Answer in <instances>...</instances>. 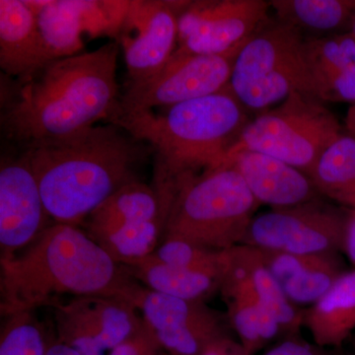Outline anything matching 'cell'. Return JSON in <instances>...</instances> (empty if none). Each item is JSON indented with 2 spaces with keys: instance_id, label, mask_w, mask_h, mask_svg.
I'll return each mask as SVG.
<instances>
[{
  "instance_id": "cell-6",
  "label": "cell",
  "mask_w": 355,
  "mask_h": 355,
  "mask_svg": "<svg viewBox=\"0 0 355 355\" xmlns=\"http://www.w3.org/2000/svg\"><path fill=\"white\" fill-rule=\"evenodd\" d=\"M305 40L304 33L275 17L243 46L229 85L248 111L261 113L295 93L313 97Z\"/></svg>"
},
{
  "instance_id": "cell-25",
  "label": "cell",
  "mask_w": 355,
  "mask_h": 355,
  "mask_svg": "<svg viewBox=\"0 0 355 355\" xmlns=\"http://www.w3.org/2000/svg\"><path fill=\"white\" fill-rule=\"evenodd\" d=\"M277 20L304 33L324 35L349 30L355 14V0H270Z\"/></svg>"
},
{
  "instance_id": "cell-20",
  "label": "cell",
  "mask_w": 355,
  "mask_h": 355,
  "mask_svg": "<svg viewBox=\"0 0 355 355\" xmlns=\"http://www.w3.org/2000/svg\"><path fill=\"white\" fill-rule=\"evenodd\" d=\"M220 291L228 319L240 340L244 355H254L282 334L279 323L254 293L244 268L230 250L225 252Z\"/></svg>"
},
{
  "instance_id": "cell-22",
  "label": "cell",
  "mask_w": 355,
  "mask_h": 355,
  "mask_svg": "<svg viewBox=\"0 0 355 355\" xmlns=\"http://www.w3.org/2000/svg\"><path fill=\"white\" fill-rule=\"evenodd\" d=\"M303 327L319 347H342L355 333V270H347L304 310Z\"/></svg>"
},
{
  "instance_id": "cell-31",
  "label": "cell",
  "mask_w": 355,
  "mask_h": 355,
  "mask_svg": "<svg viewBox=\"0 0 355 355\" xmlns=\"http://www.w3.org/2000/svg\"><path fill=\"white\" fill-rule=\"evenodd\" d=\"M202 355H244V354L240 345L232 342L227 336H225L210 343Z\"/></svg>"
},
{
  "instance_id": "cell-28",
  "label": "cell",
  "mask_w": 355,
  "mask_h": 355,
  "mask_svg": "<svg viewBox=\"0 0 355 355\" xmlns=\"http://www.w3.org/2000/svg\"><path fill=\"white\" fill-rule=\"evenodd\" d=\"M1 329L0 355H46L44 329L33 312L6 317Z\"/></svg>"
},
{
  "instance_id": "cell-14",
  "label": "cell",
  "mask_w": 355,
  "mask_h": 355,
  "mask_svg": "<svg viewBox=\"0 0 355 355\" xmlns=\"http://www.w3.org/2000/svg\"><path fill=\"white\" fill-rule=\"evenodd\" d=\"M26 3L34 11L46 46L58 60L81 53L85 36L118 38L130 1L37 0Z\"/></svg>"
},
{
  "instance_id": "cell-30",
  "label": "cell",
  "mask_w": 355,
  "mask_h": 355,
  "mask_svg": "<svg viewBox=\"0 0 355 355\" xmlns=\"http://www.w3.org/2000/svg\"><path fill=\"white\" fill-rule=\"evenodd\" d=\"M263 355H327L319 349L296 338H288L273 347Z\"/></svg>"
},
{
  "instance_id": "cell-4",
  "label": "cell",
  "mask_w": 355,
  "mask_h": 355,
  "mask_svg": "<svg viewBox=\"0 0 355 355\" xmlns=\"http://www.w3.org/2000/svg\"><path fill=\"white\" fill-rule=\"evenodd\" d=\"M252 120L230 85L214 94L153 111H116L109 123L156 153L153 188L173 191L203 173L223 167Z\"/></svg>"
},
{
  "instance_id": "cell-12",
  "label": "cell",
  "mask_w": 355,
  "mask_h": 355,
  "mask_svg": "<svg viewBox=\"0 0 355 355\" xmlns=\"http://www.w3.org/2000/svg\"><path fill=\"white\" fill-rule=\"evenodd\" d=\"M58 340L81 355H106L144 326L135 306L107 296H78L53 305Z\"/></svg>"
},
{
  "instance_id": "cell-33",
  "label": "cell",
  "mask_w": 355,
  "mask_h": 355,
  "mask_svg": "<svg viewBox=\"0 0 355 355\" xmlns=\"http://www.w3.org/2000/svg\"><path fill=\"white\" fill-rule=\"evenodd\" d=\"M46 355H81L78 352L67 343L58 342L50 343L46 349Z\"/></svg>"
},
{
  "instance_id": "cell-10",
  "label": "cell",
  "mask_w": 355,
  "mask_h": 355,
  "mask_svg": "<svg viewBox=\"0 0 355 355\" xmlns=\"http://www.w3.org/2000/svg\"><path fill=\"white\" fill-rule=\"evenodd\" d=\"M347 214L320 200L252 219L241 245L295 254L343 251Z\"/></svg>"
},
{
  "instance_id": "cell-13",
  "label": "cell",
  "mask_w": 355,
  "mask_h": 355,
  "mask_svg": "<svg viewBox=\"0 0 355 355\" xmlns=\"http://www.w3.org/2000/svg\"><path fill=\"white\" fill-rule=\"evenodd\" d=\"M188 0H132L116 43L128 83H139L164 67L178 46V21Z\"/></svg>"
},
{
  "instance_id": "cell-34",
  "label": "cell",
  "mask_w": 355,
  "mask_h": 355,
  "mask_svg": "<svg viewBox=\"0 0 355 355\" xmlns=\"http://www.w3.org/2000/svg\"><path fill=\"white\" fill-rule=\"evenodd\" d=\"M345 130L347 135L355 137V102L350 107L345 119Z\"/></svg>"
},
{
  "instance_id": "cell-26",
  "label": "cell",
  "mask_w": 355,
  "mask_h": 355,
  "mask_svg": "<svg viewBox=\"0 0 355 355\" xmlns=\"http://www.w3.org/2000/svg\"><path fill=\"white\" fill-rule=\"evenodd\" d=\"M311 179L323 197L355 209V137L343 135L318 161Z\"/></svg>"
},
{
  "instance_id": "cell-36",
  "label": "cell",
  "mask_w": 355,
  "mask_h": 355,
  "mask_svg": "<svg viewBox=\"0 0 355 355\" xmlns=\"http://www.w3.org/2000/svg\"><path fill=\"white\" fill-rule=\"evenodd\" d=\"M352 338H354V340H352V342H354V352L355 355V333L354 334V336H352Z\"/></svg>"
},
{
  "instance_id": "cell-32",
  "label": "cell",
  "mask_w": 355,
  "mask_h": 355,
  "mask_svg": "<svg viewBox=\"0 0 355 355\" xmlns=\"http://www.w3.org/2000/svg\"><path fill=\"white\" fill-rule=\"evenodd\" d=\"M343 251L355 265V209L349 210L345 235H343Z\"/></svg>"
},
{
  "instance_id": "cell-29",
  "label": "cell",
  "mask_w": 355,
  "mask_h": 355,
  "mask_svg": "<svg viewBox=\"0 0 355 355\" xmlns=\"http://www.w3.org/2000/svg\"><path fill=\"white\" fill-rule=\"evenodd\" d=\"M160 345L146 323L109 355H157Z\"/></svg>"
},
{
  "instance_id": "cell-7",
  "label": "cell",
  "mask_w": 355,
  "mask_h": 355,
  "mask_svg": "<svg viewBox=\"0 0 355 355\" xmlns=\"http://www.w3.org/2000/svg\"><path fill=\"white\" fill-rule=\"evenodd\" d=\"M343 135L340 121L324 103L295 93L252 118L229 155L240 150L268 154L311 178L324 151Z\"/></svg>"
},
{
  "instance_id": "cell-19",
  "label": "cell",
  "mask_w": 355,
  "mask_h": 355,
  "mask_svg": "<svg viewBox=\"0 0 355 355\" xmlns=\"http://www.w3.org/2000/svg\"><path fill=\"white\" fill-rule=\"evenodd\" d=\"M311 90L322 103L355 102V41L349 33L306 37Z\"/></svg>"
},
{
  "instance_id": "cell-17",
  "label": "cell",
  "mask_w": 355,
  "mask_h": 355,
  "mask_svg": "<svg viewBox=\"0 0 355 355\" xmlns=\"http://www.w3.org/2000/svg\"><path fill=\"white\" fill-rule=\"evenodd\" d=\"M224 166L234 168L257 202L272 209L295 207L323 197L307 174L268 154L237 151L228 156Z\"/></svg>"
},
{
  "instance_id": "cell-35",
  "label": "cell",
  "mask_w": 355,
  "mask_h": 355,
  "mask_svg": "<svg viewBox=\"0 0 355 355\" xmlns=\"http://www.w3.org/2000/svg\"><path fill=\"white\" fill-rule=\"evenodd\" d=\"M347 33H349L350 36H352L355 41V14L354 17H352V22H350L349 28Z\"/></svg>"
},
{
  "instance_id": "cell-1",
  "label": "cell",
  "mask_w": 355,
  "mask_h": 355,
  "mask_svg": "<svg viewBox=\"0 0 355 355\" xmlns=\"http://www.w3.org/2000/svg\"><path fill=\"white\" fill-rule=\"evenodd\" d=\"M118 55V43L104 44L58 58L27 83H17L2 105L6 139L24 150L111 120L121 99Z\"/></svg>"
},
{
  "instance_id": "cell-3",
  "label": "cell",
  "mask_w": 355,
  "mask_h": 355,
  "mask_svg": "<svg viewBox=\"0 0 355 355\" xmlns=\"http://www.w3.org/2000/svg\"><path fill=\"white\" fill-rule=\"evenodd\" d=\"M141 140L119 125H94L22 150L55 223L79 226L119 189L137 181Z\"/></svg>"
},
{
  "instance_id": "cell-18",
  "label": "cell",
  "mask_w": 355,
  "mask_h": 355,
  "mask_svg": "<svg viewBox=\"0 0 355 355\" xmlns=\"http://www.w3.org/2000/svg\"><path fill=\"white\" fill-rule=\"evenodd\" d=\"M55 60L26 1L1 0L0 67L6 76L25 83Z\"/></svg>"
},
{
  "instance_id": "cell-16",
  "label": "cell",
  "mask_w": 355,
  "mask_h": 355,
  "mask_svg": "<svg viewBox=\"0 0 355 355\" xmlns=\"http://www.w3.org/2000/svg\"><path fill=\"white\" fill-rule=\"evenodd\" d=\"M137 309L160 347L172 355H202L225 336L220 315L203 301L186 300L144 289Z\"/></svg>"
},
{
  "instance_id": "cell-23",
  "label": "cell",
  "mask_w": 355,
  "mask_h": 355,
  "mask_svg": "<svg viewBox=\"0 0 355 355\" xmlns=\"http://www.w3.org/2000/svg\"><path fill=\"white\" fill-rule=\"evenodd\" d=\"M127 268L132 277L149 291L173 297L205 302L221 288L222 277L168 265L153 254Z\"/></svg>"
},
{
  "instance_id": "cell-21",
  "label": "cell",
  "mask_w": 355,
  "mask_h": 355,
  "mask_svg": "<svg viewBox=\"0 0 355 355\" xmlns=\"http://www.w3.org/2000/svg\"><path fill=\"white\" fill-rule=\"evenodd\" d=\"M260 251L266 268L286 297L296 306L316 303L345 272L338 253L295 254Z\"/></svg>"
},
{
  "instance_id": "cell-2",
  "label": "cell",
  "mask_w": 355,
  "mask_h": 355,
  "mask_svg": "<svg viewBox=\"0 0 355 355\" xmlns=\"http://www.w3.org/2000/svg\"><path fill=\"white\" fill-rule=\"evenodd\" d=\"M146 288L78 226L53 223L31 246L0 261L2 316L34 312L70 295L123 299L137 307Z\"/></svg>"
},
{
  "instance_id": "cell-5",
  "label": "cell",
  "mask_w": 355,
  "mask_h": 355,
  "mask_svg": "<svg viewBox=\"0 0 355 355\" xmlns=\"http://www.w3.org/2000/svg\"><path fill=\"white\" fill-rule=\"evenodd\" d=\"M259 205L231 166L203 173L175 193L162 242L182 240L216 251L241 245Z\"/></svg>"
},
{
  "instance_id": "cell-15",
  "label": "cell",
  "mask_w": 355,
  "mask_h": 355,
  "mask_svg": "<svg viewBox=\"0 0 355 355\" xmlns=\"http://www.w3.org/2000/svg\"><path fill=\"white\" fill-rule=\"evenodd\" d=\"M31 165L21 153L0 163V261L25 251L51 224Z\"/></svg>"
},
{
  "instance_id": "cell-11",
  "label": "cell",
  "mask_w": 355,
  "mask_h": 355,
  "mask_svg": "<svg viewBox=\"0 0 355 355\" xmlns=\"http://www.w3.org/2000/svg\"><path fill=\"white\" fill-rule=\"evenodd\" d=\"M265 0H191L178 21L176 51L223 55L241 49L270 20Z\"/></svg>"
},
{
  "instance_id": "cell-8",
  "label": "cell",
  "mask_w": 355,
  "mask_h": 355,
  "mask_svg": "<svg viewBox=\"0 0 355 355\" xmlns=\"http://www.w3.org/2000/svg\"><path fill=\"white\" fill-rule=\"evenodd\" d=\"M84 223L89 237L125 266L153 254L164 232L157 193L139 180L119 189Z\"/></svg>"
},
{
  "instance_id": "cell-9",
  "label": "cell",
  "mask_w": 355,
  "mask_h": 355,
  "mask_svg": "<svg viewBox=\"0 0 355 355\" xmlns=\"http://www.w3.org/2000/svg\"><path fill=\"white\" fill-rule=\"evenodd\" d=\"M191 55L175 51L164 67L139 83H128L116 111H153L219 92L229 85L238 53Z\"/></svg>"
},
{
  "instance_id": "cell-27",
  "label": "cell",
  "mask_w": 355,
  "mask_h": 355,
  "mask_svg": "<svg viewBox=\"0 0 355 355\" xmlns=\"http://www.w3.org/2000/svg\"><path fill=\"white\" fill-rule=\"evenodd\" d=\"M153 254L168 265L209 273L223 279L224 251H216L182 240H166L161 242Z\"/></svg>"
},
{
  "instance_id": "cell-24",
  "label": "cell",
  "mask_w": 355,
  "mask_h": 355,
  "mask_svg": "<svg viewBox=\"0 0 355 355\" xmlns=\"http://www.w3.org/2000/svg\"><path fill=\"white\" fill-rule=\"evenodd\" d=\"M240 261L259 301L279 323L282 333L294 336L303 327L304 310L293 304L282 291L279 282L266 268L260 249L248 245L232 248Z\"/></svg>"
}]
</instances>
